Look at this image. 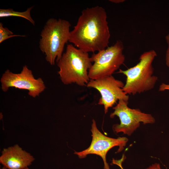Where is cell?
<instances>
[{
    "mask_svg": "<svg viewBox=\"0 0 169 169\" xmlns=\"http://www.w3.org/2000/svg\"><path fill=\"white\" fill-rule=\"evenodd\" d=\"M91 131L92 141L90 146L87 149L79 152H75L80 158L85 157L90 154H95L100 156L104 163V169H110L107 162L106 156L108 151L115 146H118V152L124 148L128 139L125 137L113 138L107 137L103 134L98 129L95 121L92 120Z\"/></svg>",
    "mask_w": 169,
    "mask_h": 169,
    "instance_id": "cell-9",
    "label": "cell"
},
{
    "mask_svg": "<svg viewBox=\"0 0 169 169\" xmlns=\"http://www.w3.org/2000/svg\"><path fill=\"white\" fill-rule=\"evenodd\" d=\"M35 158L18 145L4 148L0 156V163L8 169H23L28 167Z\"/></svg>",
    "mask_w": 169,
    "mask_h": 169,
    "instance_id": "cell-10",
    "label": "cell"
},
{
    "mask_svg": "<svg viewBox=\"0 0 169 169\" xmlns=\"http://www.w3.org/2000/svg\"><path fill=\"white\" fill-rule=\"evenodd\" d=\"M24 35L13 34L12 31L5 27H3L2 23H0V43L8 39L15 37H24Z\"/></svg>",
    "mask_w": 169,
    "mask_h": 169,
    "instance_id": "cell-12",
    "label": "cell"
},
{
    "mask_svg": "<svg viewBox=\"0 0 169 169\" xmlns=\"http://www.w3.org/2000/svg\"><path fill=\"white\" fill-rule=\"evenodd\" d=\"M121 81L115 79L112 75L96 79H90L86 86L97 90L101 97L98 104L104 106L105 113L118 100H123L128 102L129 96L123 90L124 86Z\"/></svg>",
    "mask_w": 169,
    "mask_h": 169,
    "instance_id": "cell-8",
    "label": "cell"
},
{
    "mask_svg": "<svg viewBox=\"0 0 169 169\" xmlns=\"http://www.w3.org/2000/svg\"><path fill=\"white\" fill-rule=\"evenodd\" d=\"M166 90H169V84L162 83L159 86V91H163Z\"/></svg>",
    "mask_w": 169,
    "mask_h": 169,
    "instance_id": "cell-15",
    "label": "cell"
},
{
    "mask_svg": "<svg viewBox=\"0 0 169 169\" xmlns=\"http://www.w3.org/2000/svg\"><path fill=\"white\" fill-rule=\"evenodd\" d=\"M0 82L4 92H7L10 87L27 90L28 95L33 98L38 96L46 88L42 79H35L26 65L23 67L19 73H14L7 69L2 75Z\"/></svg>",
    "mask_w": 169,
    "mask_h": 169,
    "instance_id": "cell-7",
    "label": "cell"
},
{
    "mask_svg": "<svg viewBox=\"0 0 169 169\" xmlns=\"http://www.w3.org/2000/svg\"><path fill=\"white\" fill-rule=\"evenodd\" d=\"M88 53L78 49L73 44H67L65 51L57 62L58 73L65 84L75 83L86 86L90 80L88 72L92 65Z\"/></svg>",
    "mask_w": 169,
    "mask_h": 169,
    "instance_id": "cell-2",
    "label": "cell"
},
{
    "mask_svg": "<svg viewBox=\"0 0 169 169\" xmlns=\"http://www.w3.org/2000/svg\"><path fill=\"white\" fill-rule=\"evenodd\" d=\"M29 169V168H28V167L26 168H24V169Z\"/></svg>",
    "mask_w": 169,
    "mask_h": 169,
    "instance_id": "cell-18",
    "label": "cell"
},
{
    "mask_svg": "<svg viewBox=\"0 0 169 169\" xmlns=\"http://www.w3.org/2000/svg\"><path fill=\"white\" fill-rule=\"evenodd\" d=\"M0 169H8L6 167H5V166H3V167L0 168Z\"/></svg>",
    "mask_w": 169,
    "mask_h": 169,
    "instance_id": "cell-17",
    "label": "cell"
},
{
    "mask_svg": "<svg viewBox=\"0 0 169 169\" xmlns=\"http://www.w3.org/2000/svg\"><path fill=\"white\" fill-rule=\"evenodd\" d=\"M122 169H123L121 166V164L119 165ZM146 169H161L159 163H155L149 166Z\"/></svg>",
    "mask_w": 169,
    "mask_h": 169,
    "instance_id": "cell-14",
    "label": "cell"
},
{
    "mask_svg": "<svg viewBox=\"0 0 169 169\" xmlns=\"http://www.w3.org/2000/svg\"><path fill=\"white\" fill-rule=\"evenodd\" d=\"M128 104V102L120 100L113 108L114 111L110 114V117L113 118L117 116L120 121V124L113 125V129L115 132H122L130 136L139 127L141 122L144 124L155 123V119L151 115L142 112L139 109L130 108Z\"/></svg>",
    "mask_w": 169,
    "mask_h": 169,
    "instance_id": "cell-6",
    "label": "cell"
},
{
    "mask_svg": "<svg viewBox=\"0 0 169 169\" xmlns=\"http://www.w3.org/2000/svg\"><path fill=\"white\" fill-rule=\"evenodd\" d=\"M165 39L167 44L165 57L166 64V66L169 67V34L166 36Z\"/></svg>",
    "mask_w": 169,
    "mask_h": 169,
    "instance_id": "cell-13",
    "label": "cell"
},
{
    "mask_svg": "<svg viewBox=\"0 0 169 169\" xmlns=\"http://www.w3.org/2000/svg\"><path fill=\"white\" fill-rule=\"evenodd\" d=\"M107 19L106 12L101 7L84 9L70 31L69 42L87 53L105 49L110 36Z\"/></svg>",
    "mask_w": 169,
    "mask_h": 169,
    "instance_id": "cell-1",
    "label": "cell"
},
{
    "mask_svg": "<svg viewBox=\"0 0 169 169\" xmlns=\"http://www.w3.org/2000/svg\"><path fill=\"white\" fill-rule=\"evenodd\" d=\"M70 27L66 20L50 18L42 30L39 47L51 65H54L61 58L65 45L69 41Z\"/></svg>",
    "mask_w": 169,
    "mask_h": 169,
    "instance_id": "cell-3",
    "label": "cell"
},
{
    "mask_svg": "<svg viewBox=\"0 0 169 169\" xmlns=\"http://www.w3.org/2000/svg\"><path fill=\"white\" fill-rule=\"evenodd\" d=\"M109 1L113 3H122L125 1L124 0H110Z\"/></svg>",
    "mask_w": 169,
    "mask_h": 169,
    "instance_id": "cell-16",
    "label": "cell"
},
{
    "mask_svg": "<svg viewBox=\"0 0 169 169\" xmlns=\"http://www.w3.org/2000/svg\"><path fill=\"white\" fill-rule=\"evenodd\" d=\"M33 6L28 8L24 12L15 11L13 9H0V18L9 17H18L24 18L29 21L33 25H34L35 21L30 15V11Z\"/></svg>",
    "mask_w": 169,
    "mask_h": 169,
    "instance_id": "cell-11",
    "label": "cell"
},
{
    "mask_svg": "<svg viewBox=\"0 0 169 169\" xmlns=\"http://www.w3.org/2000/svg\"><path fill=\"white\" fill-rule=\"evenodd\" d=\"M157 55L154 50L145 52L141 55L139 62L135 66L126 70L119 69L118 73L126 76L123 90L127 95L140 94L154 88L158 77L153 75L152 63Z\"/></svg>",
    "mask_w": 169,
    "mask_h": 169,
    "instance_id": "cell-4",
    "label": "cell"
},
{
    "mask_svg": "<svg viewBox=\"0 0 169 169\" xmlns=\"http://www.w3.org/2000/svg\"><path fill=\"white\" fill-rule=\"evenodd\" d=\"M124 48L122 42L119 40L113 45L93 54L90 58L94 64L88 72L90 79L112 75L125 62Z\"/></svg>",
    "mask_w": 169,
    "mask_h": 169,
    "instance_id": "cell-5",
    "label": "cell"
}]
</instances>
